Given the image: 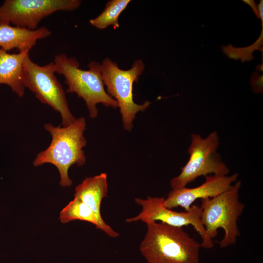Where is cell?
<instances>
[{
	"label": "cell",
	"instance_id": "cell-16",
	"mask_svg": "<svg viewBox=\"0 0 263 263\" xmlns=\"http://www.w3.org/2000/svg\"><path fill=\"white\" fill-rule=\"evenodd\" d=\"M259 9V16L262 20V24L263 23V1L261 0L260 3L258 5Z\"/></svg>",
	"mask_w": 263,
	"mask_h": 263
},
{
	"label": "cell",
	"instance_id": "cell-15",
	"mask_svg": "<svg viewBox=\"0 0 263 263\" xmlns=\"http://www.w3.org/2000/svg\"><path fill=\"white\" fill-rule=\"evenodd\" d=\"M59 220L63 224L78 220L90 223L99 229L97 218L93 210L80 199L75 197L60 211Z\"/></svg>",
	"mask_w": 263,
	"mask_h": 263
},
{
	"label": "cell",
	"instance_id": "cell-5",
	"mask_svg": "<svg viewBox=\"0 0 263 263\" xmlns=\"http://www.w3.org/2000/svg\"><path fill=\"white\" fill-rule=\"evenodd\" d=\"M145 65L141 59L135 60L131 68L124 70L119 68L116 62L106 57L101 64V73L106 92L117 102L121 115L124 128L131 131L136 113L144 112L150 104L146 101L142 104L134 102L133 85L138 81Z\"/></svg>",
	"mask_w": 263,
	"mask_h": 263
},
{
	"label": "cell",
	"instance_id": "cell-3",
	"mask_svg": "<svg viewBox=\"0 0 263 263\" xmlns=\"http://www.w3.org/2000/svg\"><path fill=\"white\" fill-rule=\"evenodd\" d=\"M54 63L56 72L64 77L68 86L67 92L75 93L84 100L91 118L97 116L99 103L107 107H118L117 101L105 90L99 63L92 61L88 65L89 69L83 70L75 58L68 57L64 53L56 55Z\"/></svg>",
	"mask_w": 263,
	"mask_h": 263
},
{
	"label": "cell",
	"instance_id": "cell-8",
	"mask_svg": "<svg viewBox=\"0 0 263 263\" xmlns=\"http://www.w3.org/2000/svg\"><path fill=\"white\" fill-rule=\"evenodd\" d=\"M79 0H6L0 6V25L12 23L31 30L41 20L58 11L78 8Z\"/></svg>",
	"mask_w": 263,
	"mask_h": 263
},
{
	"label": "cell",
	"instance_id": "cell-2",
	"mask_svg": "<svg viewBox=\"0 0 263 263\" xmlns=\"http://www.w3.org/2000/svg\"><path fill=\"white\" fill-rule=\"evenodd\" d=\"M146 224L139 250L148 263H199L201 244L182 227L156 222Z\"/></svg>",
	"mask_w": 263,
	"mask_h": 263
},
{
	"label": "cell",
	"instance_id": "cell-9",
	"mask_svg": "<svg viewBox=\"0 0 263 263\" xmlns=\"http://www.w3.org/2000/svg\"><path fill=\"white\" fill-rule=\"evenodd\" d=\"M165 198L148 197L146 199L135 198V202L142 207L141 211L136 216L127 218L126 222L141 221L145 224L160 221L161 223L176 227L192 225L202 239L201 246L206 249L213 247V244L203 225L200 216V207L192 205L188 211L177 212L166 207Z\"/></svg>",
	"mask_w": 263,
	"mask_h": 263
},
{
	"label": "cell",
	"instance_id": "cell-13",
	"mask_svg": "<svg viewBox=\"0 0 263 263\" xmlns=\"http://www.w3.org/2000/svg\"><path fill=\"white\" fill-rule=\"evenodd\" d=\"M28 51L9 54L0 48V84H6L19 97L24 94L23 62Z\"/></svg>",
	"mask_w": 263,
	"mask_h": 263
},
{
	"label": "cell",
	"instance_id": "cell-10",
	"mask_svg": "<svg viewBox=\"0 0 263 263\" xmlns=\"http://www.w3.org/2000/svg\"><path fill=\"white\" fill-rule=\"evenodd\" d=\"M238 177L237 172L230 175H207L205 181L197 187L171 189L165 198L164 205L169 209L180 207L188 211L197 199L211 198L228 189Z\"/></svg>",
	"mask_w": 263,
	"mask_h": 263
},
{
	"label": "cell",
	"instance_id": "cell-6",
	"mask_svg": "<svg viewBox=\"0 0 263 263\" xmlns=\"http://www.w3.org/2000/svg\"><path fill=\"white\" fill-rule=\"evenodd\" d=\"M219 140L216 131L205 138L199 134L191 135V142L188 149L189 159L181 168L180 173L171 179L170 186L172 189L186 187L188 184L201 176H206L212 173L228 175L230 170L217 152Z\"/></svg>",
	"mask_w": 263,
	"mask_h": 263
},
{
	"label": "cell",
	"instance_id": "cell-14",
	"mask_svg": "<svg viewBox=\"0 0 263 263\" xmlns=\"http://www.w3.org/2000/svg\"><path fill=\"white\" fill-rule=\"evenodd\" d=\"M130 0H111L108 1L103 11L96 18L89 20L91 25L98 29H104L109 26L114 29L119 27L118 18L125 9Z\"/></svg>",
	"mask_w": 263,
	"mask_h": 263
},
{
	"label": "cell",
	"instance_id": "cell-17",
	"mask_svg": "<svg viewBox=\"0 0 263 263\" xmlns=\"http://www.w3.org/2000/svg\"><path fill=\"white\" fill-rule=\"evenodd\" d=\"M245 3L248 4L250 6H251L253 10H256V6L254 5L255 3L252 0H243Z\"/></svg>",
	"mask_w": 263,
	"mask_h": 263
},
{
	"label": "cell",
	"instance_id": "cell-1",
	"mask_svg": "<svg viewBox=\"0 0 263 263\" xmlns=\"http://www.w3.org/2000/svg\"><path fill=\"white\" fill-rule=\"evenodd\" d=\"M44 127L51 134L52 140L46 150L37 154L33 165L35 167L46 163L54 165L59 171V185L70 187L73 181L68 175L69 168L74 164L82 166L86 162L83 150L87 144L84 136L86 120L79 117L66 127H56L48 123Z\"/></svg>",
	"mask_w": 263,
	"mask_h": 263
},
{
	"label": "cell",
	"instance_id": "cell-4",
	"mask_svg": "<svg viewBox=\"0 0 263 263\" xmlns=\"http://www.w3.org/2000/svg\"><path fill=\"white\" fill-rule=\"evenodd\" d=\"M241 181H237L227 190L211 198L201 199V220L208 237L212 239L222 228L225 235L219 242L221 248L236 243L240 235L237 221L244 206L239 200Z\"/></svg>",
	"mask_w": 263,
	"mask_h": 263
},
{
	"label": "cell",
	"instance_id": "cell-12",
	"mask_svg": "<svg viewBox=\"0 0 263 263\" xmlns=\"http://www.w3.org/2000/svg\"><path fill=\"white\" fill-rule=\"evenodd\" d=\"M51 34V31L44 27L31 30L10 24L0 25V48L6 51L17 49L19 52H29L38 40Z\"/></svg>",
	"mask_w": 263,
	"mask_h": 263
},
{
	"label": "cell",
	"instance_id": "cell-7",
	"mask_svg": "<svg viewBox=\"0 0 263 263\" xmlns=\"http://www.w3.org/2000/svg\"><path fill=\"white\" fill-rule=\"evenodd\" d=\"M24 86L35 94L36 97L58 112L61 117L60 126L66 127L75 118L70 110L65 93L56 76L54 62L40 66L33 62L28 54L23 62Z\"/></svg>",
	"mask_w": 263,
	"mask_h": 263
},
{
	"label": "cell",
	"instance_id": "cell-11",
	"mask_svg": "<svg viewBox=\"0 0 263 263\" xmlns=\"http://www.w3.org/2000/svg\"><path fill=\"white\" fill-rule=\"evenodd\" d=\"M107 174L103 172L84 179L75 187L74 196L80 199L94 213L99 223V229L111 237L116 238L119 233L105 222L100 212L102 200L107 196Z\"/></svg>",
	"mask_w": 263,
	"mask_h": 263
}]
</instances>
